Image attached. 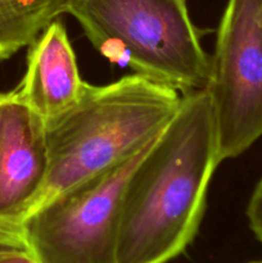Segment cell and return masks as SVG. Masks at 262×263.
Listing matches in <instances>:
<instances>
[{
  "mask_svg": "<svg viewBox=\"0 0 262 263\" xmlns=\"http://www.w3.org/2000/svg\"><path fill=\"white\" fill-rule=\"evenodd\" d=\"M49 174L46 121L17 92H0V221L21 225Z\"/></svg>",
  "mask_w": 262,
  "mask_h": 263,
  "instance_id": "6",
  "label": "cell"
},
{
  "mask_svg": "<svg viewBox=\"0 0 262 263\" xmlns=\"http://www.w3.org/2000/svg\"><path fill=\"white\" fill-rule=\"evenodd\" d=\"M62 13L72 15L109 61L182 95L207 89L212 57L203 49L188 0H64Z\"/></svg>",
  "mask_w": 262,
  "mask_h": 263,
  "instance_id": "3",
  "label": "cell"
},
{
  "mask_svg": "<svg viewBox=\"0 0 262 263\" xmlns=\"http://www.w3.org/2000/svg\"><path fill=\"white\" fill-rule=\"evenodd\" d=\"M247 218L251 230L262 243V176L257 182L247 205Z\"/></svg>",
  "mask_w": 262,
  "mask_h": 263,
  "instance_id": "10",
  "label": "cell"
},
{
  "mask_svg": "<svg viewBox=\"0 0 262 263\" xmlns=\"http://www.w3.org/2000/svg\"><path fill=\"white\" fill-rule=\"evenodd\" d=\"M64 0H0V61L31 46L62 13Z\"/></svg>",
  "mask_w": 262,
  "mask_h": 263,
  "instance_id": "8",
  "label": "cell"
},
{
  "mask_svg": "<svg viewBox=\"0 0 262 263\" xmlns=\"http://www.w3.org/2000/svg\"><path fill=\"white\" fill-rule=\"evenodd\" d=\"M181 98L139 73L103 86L85 82L79 102L46 121L49 174L35 208L140 153L176 115Z\"/></svg>",
  "mask_w": 262,
  "mask_h": 263,
  "instance_id": "2",
  "label": "cell"
},
{
  "mask_svg": "<svg viewBox=\"0 0 262 263\" xmlns=\"http://www.w3.org/2000/svg\"><path fill=\"white\" fill-rule=\"evenodd\" d=\"M0 251L28 252L21 225L0 221Z\"/></svg>",
  "mask_w": 262,
  "mask_h": 263,
  "instance_id": "9",
  "label": "cell"
},
{
  "mask_svg": "<svg viewBox=\"0 0 262 263\" xmlns=\"http://www.w3.org/2000/svg\"><path fill=\"white\" fill-rule=\"evenodd\" d=\"M148 146L30 212L21 222L28 253L40 263H117L123 189Z\"/></svg>",
  "mask_w": 262,
  "mask_h": 263,
  "instance_id": "4",
  "label": "cell"
},
{
  "mask_svg": "<svg viewBox=\"0 0 262 263\" xmlns=\"http://www.w3.org/2000/svg\"><path fill=\"white\" fill-rule=\"evenodd\" d=\"M220 163L207 89L182 95L176 115L126 181L117 263H167L181 254L197 235Z\"/></svg>",
  "mask_w": 262,
  "mask_h": 263,
  "instance_id": "1",
  "label": "cell"
},
{
  "mask_svg": "<svg viewBox=\"0 0 262 263\" xmlns=\"http://www.w3.org/2000/svg\"><path fill=\"white\" fill-rule=\"evenodd\" d=\"M253 263H262V262H253Z\"/></svg>",
  "mask_w": 262,
  "mask_h": 263,
  "instance_id": "12",
  "label": "cell"
},
{
  "mask_svg": "<svg viewBox=\"0 0 262 263\" xmlns=\"http://www.w3.org/2000/svg\"><path fill=\"white\" fill-rule=\"evenodd\" d=\"M207 91L218 158H235L262 136V0H228Z\"/></svg>",
  "mask_w": 262,
  "mask_h": 263,
  "instance_id": "5",
  "label": "cell"
},
{
  "mask_svg": "<svg viewBox=\"0 0 262 263\" xmlns=\"http://www.w3.org/2000/svg\"><path fill=\"white\" fill-rule=\"evenodd\" d=\"M84 85L66 27L53 21L31 45L26 73L15 90L49 121L79 102Z\"/></svg>",
  "mask_w": 262,
  "mask_h": 263,
  "instance_id": "7",
  "label": "cell"
},
{
  "mask_svg": "<svg viewBox=\"0 0 262 263\" xmlns=\"http://www.w3.org/2000/svg\"><path fill=\"white\" fill-rule=\"evenodd\" d=\"M0 263H40L28 252L25 251H0Z\"/></svg>",
  "mask_w": 262,
  "mask_h": 263,
  "instance_id": "11",
  "label": "cell"
}]
</instances>
